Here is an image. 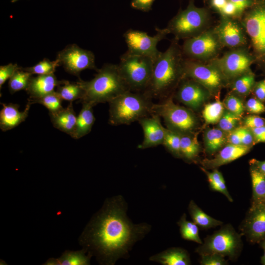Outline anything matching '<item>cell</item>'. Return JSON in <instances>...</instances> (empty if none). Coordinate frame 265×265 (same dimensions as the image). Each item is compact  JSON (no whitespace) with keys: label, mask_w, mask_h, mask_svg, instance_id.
I'll return each instance as SVG.
<instances>
[{"label":"cell","mask_w":265,"mask_h":265,"mask_svg":"<svg viewBox=\"0 0 265 265\" xmlns=\"http://www.w3.org/2000/svg\"><path fill=\"white\" fill-rule=\"evenodd\" d=\"M127 209L121 195L106 199L79 238L82 248L101 265H113L120 259H128L134 244L151 230L148 223H132Z\"/></svg>","instance_id":"obj_1"},{"label":"cell","mask_w":265,"mask_h":265,"mask_svg":"<svg viewBox=\"0 0 265 265\" xmlns=\"http://www.w3.org/2000/svg\"><path fill=\"white\" fill-rule=\"evenodd\" d=\"M155 0H132L131 6L144 12H148L152 9V6Z\"/></svg>","instance_id":"obj_47"},{"label":"cell","mask_w":265,"mask_h":265,"mask_svg":"<svg viewBox=\"0 0 265 265\" xmlns=\"http://www.w3.org/2000/svg\"><path fill=\"white\" fill-rule=\"evenodd\" d=\"M252 91L255 98L262 102H265V79L255 82Z\"/></svg>","instance_id":"obj_48"},{"label":"cell","mask_w":265,"mask_h":265,"mask_svg":"<svg viewBox=\"0 0 265 265\" xmlns=\"http://www.w3.org/2000/svg\"><path fill=\"white\" fill-rule=\"evenodd\" d=\"M17 0H12L11 1H12V2H16V1H17Z\"/></svg>","instance_id":"obj_55"},{"label":"cell","mask_w":265,"mask_h":265,"mask_svg":"<svg viewBox=\"0 0 265 265\" xmlns=\"http://www.w3.org/2000/svg\"><path fill=\"white\" fill-rule=\"evenodd\" d=\"M184 78L199 83L210 93H215L223 85L225 80L213 65L184 58L183 63Z\"/></svg>","instance_id":"obj_12"},{"label":"cell","mask_w":265,"mask_h":265,"mask_svg":"<svg viewBox=\"0 0 265 265\" xmlns=\"http://www.w3.org/2000/svg\"><path fill=\"white\" fill-rule=\"evenodd\" d=\"M239 119V117L227 110L221 116L218 122V126L225 132H230L234 129Z\"/></svg>","instance_id":"obj_39"},{"label":"cell","mask_w":265,"mask_h":265,"mask_svg":"<svg viewBox=\"0 0 265 265\" xmlns=\"http://www.w3.org/2000/svg\"><path fill=\"white\" fill-rule=\"evenodd\" d=\"M239 19L249 40L255 63L265 71V0H253Z\"/></svg>","instance_id":"obj_5"},{"label":"cell","mask_w":265,"mask_h":265,"mask_svg":"<svg viewBox=\"0 0 265 265\" xmlns=\"http://www.w3.org/2000/svg\"><path fill=\"white\" fill-rule=\"evenodd\" d=\"M227 141L226 132L219 128L208 129L205 133L204 141L207 151L213 154L220 150Z\"/></svg>","instance_id":"obj_29"},{"label":"cell","mask_w":265,"mask_h":265,"mask_svg":"<svg viewBox=\"0 0 265 265\" xmlns=\"http://www.w3.org/2000/svg\"><path fill=\"white\" fill-rule=\"evenodd\" d=\"M145 92L128 90L118 95L109 104L108 123L113 126L130 125L151 115L154 103Z\"/></svg>","instance_id":"obj_4"},{"label":"cell","mask_w":265,"mask_h":265,"mask_svg":"<svg viewBox=\"0 0 265 265\" xmlns=\"http://www.w3.org/2000/svg\"><path fill=\"white\" fill-rule=\"evenodd\" d=\"M201 168L207 175L210 188L213 191L222 193L230 202H233V199L228 191L222 173L217 169H214L212 171L209 172L204 167Z\"/></svg>","instance_id":"obj_30"},{"label":"cell","mask_w":265,"mask_h":265,"mask_svg":"<svg viewBox=\"0 0 265 265\" xmlns=\"http://www.w3.org/2000/svg\"><path fill=\"white\" fill-rule=\"evenodd\" d=\"M180 232L184 239L192 241L200 244L203 243L199 235L198 226L193 221L186 220V215L184 213L177 222Z\"/></svg>","instance_id":"obj_32"},{"label":"cell","mask_w":265,"mask_h":265,"mask_svg":"<svg viewBox=\"0 0 265 265\" xmlns=\"http://www.w3.org/2000/svg\"><path fill=\"white\" fill-rule=\"evenodd\" d=\"M182 158L187 161H193L197 158L200 148L196 137L191 132H179Z\"/></svg>","instance_id":"obj_28"},{"label":"cell","mask_w":265,"mask_h":265,"mask_svg":"<svg viewBox=\"0 0 265 265\" xmlns=\"http://www.w3.org/2000/svg\"><path fill=\"white\" fill-rule=\"evenodd\" d=\"M241 145L250 148L255 144L253 134L250 129L246 127H241Z\"/></svg>","instance_id":"obj_45"},{"label":"cell","mask_w":265,"mask_h":265,"mask_svg":"<svg viewBox=\"0 0 265 265\" xmlns=\"http://www.w3.org/2000/svg\"><path fill=\"white\" fill-rule=\"evenodd\" d=\"M91 256L82 249L78 251L66 250L57 258H50L45 265H89Z\"/></svg>","instance_id":"obj_26"},{"label":"cell","mask_w":265,"mask_h":265,"mask_svg":"<svg viewBox=\"0 0 265 265\" xmlns=\"http://www.w3.org/2000/svg\"><path fill=\"white\" fill-rule=\"evenodd\" d=\"M255 82V75L250 70L234 80L232 89L238 94L246 95L252 91Z\"/></svg>","instance_id":"obj_34"},{"label":"cell","mask_w":265,"mask_h":265,"mask_svg":"<svg viewBox=\"0 0 265 265\" xmlns=\"http://www.w3.org/2000/svg\"><path fill=\"white\" fill-rule=\"evenodd\" d=\"M178 40L174 39L169 47L154 60L149 83L144 91L152 99L169 97L173 89L184 78V56Z\"/></svg>","instance_id":"obj_2"},{"label":"cell","mask_w":265,"mask_h":265,"mask_svg":"<svg viewBox=\"0 0 265 265\" xmlns=\"http://www.w3.org/2000/svg\"><path fill=\"white\" fill-rule=\"evenodd\" d=\"M255 140V144L265 142V126L250 129Z\"/></svg>","instance_id":"obj_51"},{"label":"cell","mask_w":265,"mask_h":265,"mask_svg":"<svg viewBox=\"0 0 265 265\" xmlns=\"http://www.w3.org/2000/svg\"><path fill=\"white\" fill-rule=\"evenodd\" d=\"M259 244L264 252V255L261 257V263L265 265V236L260 241Z\"/></svg>","instance_id":"obj_54"},{"label":"cell","mask_w":265,"mask_h":265,"mask_svg":"<svg viewBox=\"0 0 265 265\" xmlns=\"http://www.w3.org/2000/svg\"><path fill=\"white\" fill-rule=\"evenodd\" d=\"M242 247L241 234L237 232L232 225L228 224L207 236L195 252L200 256L216 253L235 261L239 257Z\"/></svg>","instance_id":"obj_8"},{"label":"cell","mask_w":265,"mask_h":265,"mask_svg":"<svg viewBox=\"0 0 265 265\" xmlns=\"http://www.w3.org/2000/svg\"><path fill=\"white\" fill-rule=\"evenodd\" d=\"M232 2L236 6L239 18L241 17L243 13L253 3V0H229Z\"/></svg>","instance_id":"obj_49"},{"label":"cell","mask_w":265,"mask_h":265,"mask_svg":"<svg viewBox=\"0 0 265 265\" xmlns=\"http://www.w3.org/2000/svg\"><path fill=\"white\" fill-rule=\"evenodd\" d=\"M224 111L223 104L219 101L207 104L202 111L203 118L208 124L218 122Z\"/></svg>","instance_id":"obj_37"},{"label":"cell","mask_w":265,"mask_h":265,"mask_svg":"<svg viewBox=\"0 0 265 265\" xmlns=\"http://www.w3.org/2000/svg\"><path fill=\"white\" fill-rule=\"evenodd\" d=\"M149 260L162 265H189L191 264L187 251L180 247H171L151 256Z\"/></svg>","instance_id":"obj_22"},{"label":"cell","mask_w":265,"mask_h":265,"mask_svg":"<svg viewBox=\"0 0 265 265\" xmlns=\"http://www.w3.org/2000/svg\"><path fill=\"white\" fill-rule=\"evenodd\" d=\"M250 164L256 166L262 173L265 175V160L260 161L256 159H252L249 161Z\"/></svg>","instance_id":"obj_53"},{"label":"cell","mask_w":265,"mask_h":265,"mask_svg":"<svg viewBox=\"0 0 265 265\" xmlns=\"http://www.w3.org/2000/svg\"><path fill=\"white\" fill-rule=\"evenodd\" d=\"M180 139L179 132L166 128L162 145L176 158H182Z\"/></svg>","instance_id":"obj_36"},{"label":"cell","mask_w":265,"mask_h":265,"mask_svg":"<svg viewBox=\"0 0 265 265\" xmlns=\"http://www.w3.org/2000/svg\"><path fill=\"white\" fill-rule=\"evenodd\" d=\"M228 0H210L211 7L219 13Z\"/></svg>","instance_id":"obj_52"},{"label":"cell","mask_w":265,"mask_h":265,"mask_svg":"<svg viewBox=\"0 0 265 265\" xmlns=\"http://www.w3.org/2000/svg\"><path fill=\"white\" fill-rule=\"evenodd\" d=\"M32 74L22 68L17 70L9 79L8 88L11 94L22 90H26Z\"/></svg>","instance_id":"obj_33"},{"label":"cell","mask_w":265,"mask_h":265,"mask_svg":"<svg viewBox=\"0 0 265 265\" xmlns=\"http://www.w3.org/2000/svg\"><path fill=\"white\" fill-rule=\"evenodd\" d=\"M239 230L250 243H259L265 236V206L250 208Z\"/></svg>","instance_id":"obj_16"},{"label":"cell","mask_w":265,"mask_h":265,"mask_svg":"<svg viewBox=\"0 0 265 265\" xmlns=\"http://www.w3.org/2000/svg\"><path fill=\"white\" fill-rule=\"evenodd\" d=\"M223 47L214 28H212L185 40L181 48L185 58L203 62H209L217 57Z\"/></svg>","instance_id":"obj_10"},{"label":"cell","mask_w":265,"mask_h":265,"mask_svg":"<svg viewBox=\"0 0 265 265\" xmlns=\"http://www.w3.org/2000/svg\"><path fill=\"white\" fill-rule=\"evenodd\" d=\"M66 80H59L53 74L32 77L26 90L29 99L34 100L54 92L55 87L64 84Z\"/></svg>","instance_id":"obj_19"},{"label":"cell","mask_w":265,"mask_h":265,"mask_svg":"<svg viewBox=\"0 0 265 265\" xmlns=\"http://www.w3.org/2000/svg\"><path fill=\"white\" fill-rule=\"evenodd\" d=\"M2 107L0 111V128L3 132L11 130L27 118L32 104L28 100L26 108L23 111L19 110V105L12 103H1Z\"/></svg>","instance_id":"obj_21"},{"label":"cell","mask_w":265,"mask_h":265,"mask_svg":"<svg viewBox=\"0 0 265 265\" xmlns=\"http://www.w3.org/2000/svg\"><path fill=\"white\" fill-rule=\"evenodd\" d=\"M227 141L230 144L242 145L241 141V127L234 129L227 135Z\"/></svg>","instance_id":"obj_50"},{"label":"cell","mask_w":265,"mask_h":265,"mask_svg":"<svg viewBox=\"0 0 265 265\" xmlns=\"http://www.w3.org/2000/svg\"><path fill=\"white\" fill-rule=\"evenodd\" d=\"M56 59L69 74L79 77L80 73L86 69L96 71L95 56L90 51L82 49L76 44L67 46L58 53Z\"/></svg>","instance_id":"obj_14"},{"label":"cell","mask_w":265,"mask_h":265,"mask_svg":"<svg viewBox=\"0 0 265 265\" xmlns=\"http://www.w3.org/2000/svg\"><path fill=\"white\" fill-rule=\"evenodd\" d=\"M252 53L246 47L232 49L221 57L209 62L220 72L224 80H235L250 71L251 65L255 63Z\"/></svg>","instance_id":"obj_11"},{"label":"cell","mask_w":265,"mask_h":265,"mask_svg":"<svg viewBox=\"0 0 265 265\" xmlns=\"http://www.w3.org/2000/svg\"><path fill=\"white\" fill-rule=\"evenodd\" d=\"M214 28L223 47H246L248 38L240 21L235 18L221 16Z\"/></svg>","instance_id":"obj_15"},{"label":"cell","mask_w":265,"mask_h":265,"mask_svg":"<svg viewBox=\"0 0 265 265\" xmlns=\"http://www.w3.org/2000/svg\"><path fill=\"white\" fill-rule=\"evenodd\" d=\"M82 108L77 116L75 129L71 136L75 139L80 138L88 134L95 121L93 107L89 104H82Z\"/></svg>","instance_id":"obj_24"},{"label":"cell","mask_w":265,"mask_h":265,"mask_svg":"<svg viewBox=\"0 0 265 265\" xmlns=\"http://www.w3.org/2000/svg\"><path fill=\"white\" fill-rule=\"evenodd\" d=\"M221 16L226 17L233 18H239L238 12L235 5L229 0L227 2L219 13Z\"/></svg>","instance_id":"obj_46"},{"label":"cell","mask_w":265,"mask_h":265,"mask_svg":"<svg viewBox=\"0 0 265 265\" xmlns=\"http://www.w3.org/2000/svg\"><path fill=\"white\" fill-rule=\"evenodd\" d=\"M211 19L209 10L198 7L194 0H189L186 8L180 9L165 27L175 39H187L199 35L208 29Z\"/></svg>","instance_id":"obj_6"},{"label":"cell","mask_w":265,"mask_h":265,"mask_svg":"<svg viewBox=\"0 0 265 265\" xmlns=\"http://www.w3.org/2000/svg\"><path fill=\"white\" fill-rule=\"evenodd\" d=\"M209 94V91L199 83L184 78L178 87L176 97L182 104L196 110L205 102Z\"/></svg>","instance_id":"obj_17"},{"label":"cell","mask_w":265,"mask_h":265,"mask_svg":"<svg viewBox=\"0 0 265 265\" xmlns=\"http://www.w3.org/2000/svg\"><path fill=\"white\" fill-rule=\"evenodd\" d=\"M200 264L201 265H226L228 261L225 257L216 253L200 255Z\"/></svg>","instance_id":"obj_41"},{"label":"cell","mask_w":265,"mask_h":265,"mask_svg":"<svg viewBox=\"0 0 265 265\" xmlns=\"http://www.w3.org/2000/svg\"><path fill=\"white\" fill-rule=\"evenodd\" d=\"M28 100L32 104H40L46 107L49 110V113H56L62 108V100L56 92L51 93L39 99Z\"/></svg>","instance_id":"obj_35"},{"label":"cell","mask_w":265,"mask_h":265,"mask_svg":"<svg viewBox=\"0 0 265 265\" xmlns=\"http://www.w3.org/2000/svg\"><path fill=\"white\" fill-rule=\"evenodd\" d=\"M83 90L79 102L95 106L99 103L109 102L128 90H130L122 78L118 64L107 63L98 69L93 79L78 81Z\"/></svg>","instance_id":"obj_3"},{"label":"cell","mask_w":265,"mask_h":265,"mask_svg":"<svg viewBox=\"0 0 265 265\" xmlns=\"http://www.w3.org/2000/svg\"><path fill=\"white\" fill-rule=\"evenodd\" d=\"M224 105L228 111L239 117L243 114L245 108L241 100L234 95H230L225 98Z\"/></svg>","instance_id":"obj_40"},{"label":"cell","mask_w":265,"mask_h":265,"mask_svg":"<svg viewBox=\"0 0 265 265\" xmlns=\"http://www.w3.org/2000/svg\"><path fill=\"white\" fill-rule=\"evenodd\" d=\"M58 66L59 64L56 59L54 61H51L44 58L33 66L23 69L32 75H43L53 74Z\"/></svg>","instance_id":"obj_38"},{"label":"cell","mask_w":265,"mask_h":265,"mask_svg":"<svg viewBox=\"0 0 265 265\" xmlns=\"http://www.w3.org/2000/svg\"><path fill=\"white\" fill-rule=\"evenodd\" d=\"M245 127L249 129L265 126V119L254 114L246 116L243 120Z\"/></svg>","instance_id":"obj_44"},{"label":"cell","mask_w":265,"mask_h":265,"mask_svg":"<svg viewBox=\"0 0 265 265\" xmlns=\"http://www.w3.org/2000/svg\"><path fill=\"white\" fill-rule=\"evenodd\" d=\"M156 30V34L152 36L140 30H127L124 34L128 47L127 51L133 54L148 56L155 59L160 53L157 47L158 43L169 34L165 27H157Z\"/></svg>","instance_id":"obj_13"},{"label":"cell","mask_w":265,"mask_h":265,"mask_svg":"<svg viewBox=\"0 0 265 265\" xmlns=\"http://www.w3.org/2000/svg\"><path fill=\"white\" fill-rule=\"evenodd\" d=\"M251 148L243 145L228 143L212 159H204L202 164L205 169H217L242 157L249 152Z\"/></svg>","instance_id":"obj_20"},{"label":"cell","mask_w":265,"mask_h":265,"mask_svg":"<svg viewBox=\"0 0 265 265\" xmlns=\"http://www.w3.org/2000/svg\"><path fill=\"white\" fill-rule=\"evenodd\" d=\"M245 107L251 114H259L265 112V106L263 102L256 98L249 99L245 104Z\"/></svg>","instance_id":"obj_43"},{"label":"cell","mask_w":265,"mask_h":265,"mask_svg":"<svg viewBox=\"0 0 265 265\" xmlns=\"http://www.w3.org/2000/svg\"><path fill=\"white\" fill-rule=\"evenodd\" d=\"M53 126L70 136L75 129L77 116L73 108L72 102L65 108L54 113H49Z\"/></svg>","instance_id":"obj_23"},{"label":"cell","mask_w":265,"mask_h":265,"mask_svg":"<svg viewBox=\"0 0 265 265\" xmlns=\"http://www.w3.org/2000/svg\"><path fill=\"white\" fill-rule=\"evenodd\" d=\"M21 67L16 64L9 63L0 66V88L5 81L9 79L15 72Z\"/></svg>","instance_id":"obj_42"},{"label":"cell","mask_w":265,"mask_h":265,"mask_svg":"<svg viewBox=\"0 0 265 265\" xmlns=\"http://www.w3.org/2000/svg\"><path fill=\"white\" fill-rule=\"evenodd\" d=\"M62 100L72 102L76 100H80L83 95V90L78 81L70 82L66 80L59 85L55 91Z\"/></svg>","instance_id":"obj_31"},{"label":"cell","mask_w":265,"mask_h":265,"mask_svg":"<svg viewBox=\"0 0 265 265\" xmlns=\"http://www.w3.org/2000/svg\"><path fill=\"white\" fill-rule=\"evenodd\" d=\"M252 195L250 208L265 206V175L256 166L250 164Z\"/></svg>","instance_id":"obj_25"},{"label":"cell","mask_w":265,"mask_h":265,"mask_svg":"<svg viewBox=\"0 0 265 265\" xmlns=\"http://www.w3.org/2000/svg\"><path fill=\"white\" fill-rule=\"evenodd\" d=\"M154 60L128 51L121 56L118 68L130 90L143 92L146 90L151 78Z\"/></svg>","instance_id":"obj_7"},{"label":"cell","mask_w":265,"mask_h":265,"mask_svg":"<svg viewBox=\"0 0 265 265\" xmlns=\"http://www.w3.org/2000/svg\"><path fill=\"white\" fill-rule=\"evenodd\" d=\"M188 211L193 222L201 229L207 230L223 225L222 221L206 213L193 200L188 204Z\"/></svg>","instance_id":"obj_27"},{"label":"cell","mask_w":265,"mask_h":265,"mask_svg":"<svg viewBox=\"0 0 265 265\" xmlns=\"http://www.w3.org/2000/svg\"><path fill=\"white\" fill-rule=\"evenodd\" d=\"M152 112L163 118L167 128L179 132H192L197 124L191 111L175 104L171 96L154 103Z\"/></svg>","instance_id":"obj_9"},{"label":"cell","mask_w":265,"mask_h":265,"mask_svg":"<svg viewBox=\"0 0 265 265\" xmlns=\"http://www.w3.org/2000/svg\"><path fill=\"white\" fill-rule=\"evenodd\" d=\"M138 122L144 134L143 140L138 148L145 149L162 145L166 128L161 124L160 117L152 114L140 119Z\"/></svg>","instance_id":"obj_18"}]
</instances>
